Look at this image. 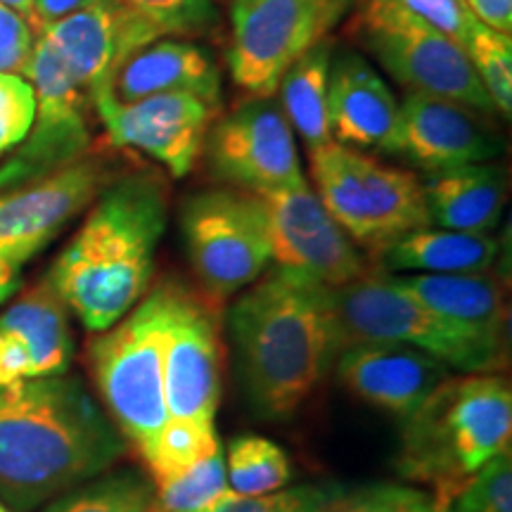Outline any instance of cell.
Returning <instances> with one entry per match:
<instances>
[{
    "mask_svg": "<svg viewBox=\"0 0 512 512\" xmlns=\"http://www.w3.org/2000/svg\"><path fill=\"white\" fill-rule=\"evenodd\" d=\"M3 5H8L10 10L19 12L22 17H31V10H34V0H0Z\"/></svg>",
    "mask_w": 512,
    "mask_h": 512,
    "instance_id": "obj_42",
    "label": "cell"
},
{
    "mask_svg": "<svg viewBox=\"0 0 512 512\" xmlns=\"http://www.w3.org/2000/svg\"><path fill=\"white\" fill-rule=\"evenodd\" d=\"M387 278L425 309L503 337V294L486 273H387Z\"/></svg>",
    "mask_w": 512,
    "mask_h": 512,
    "instance_id": "obj_24",
    "label": "cell"
},
{
    "mask_svg": "<svg viewBox=\"0 0 512 512\" xmlns=\"http://www.w3.org/2000/svg\"><path fill=\"white\" fill-rule=\"evenodd\" d=\"M36 36L48 43L88 98L110 86L126 57L162 38L121 0H91L72 15L38 27Z\"/></svg>",
    "mask_w": 512,
    "mask_h": 512,
    "instance_id": "obj_17",
    "label": "cell"
},
{
    "mask_svg": "<svg viewBox=\"0 0 512 512\" xmlns=\"http://www.w3.org/2000/svg\"><path fill=\"white\" fill-rule=\"evenodd\" d=\"M465 53L479 83L494 102L496 112L510 117L512 110V38L484 24H472Z\"/></svg>",
    "mask_w": 512,
    "mask_h": 512,
    "instance_id": "obj_32",
    "label": "cell"
},
{
    "mask_svg": "<svg viewBox=\"0 0 512 512\" xmlns=\"http://www.w3.org/2000/svg\"><path fill=\"white\" fill-rule=\"evenodd\" d=\"M36 93V119L27 140L0 164V190L17 188L86 157L91 131L86 121L88 93L43 38L36 36L24 74Z\"/></svg>",
    "mask_w": 512,
    "mask_h": 512,
    "instance_id": "obj_11",
    "label": "cell"
},
{
    "mask_svg": "<svg viewBox=\"0 0 512 512\" xmlns=\"http://www.w3.org/2000/svg\"><path fill=\"white\" fill-rule=\"evenodd\" d=\"M332 43L323 41L311 48L302 60L287 69L278 83L280 110L285 112L292 131L306 143V150L320 147L332 140L328 81H330Z\"/></svg>",
    "mask_w": 512,
    "mask_h": 512,
    "instance_id": "obj_26",
    "label": "cell"
},
{
    "mask_svg": "<svg viewBox=\"0 0 512 512\" xmlns=\"http://www.w3.org/2000/svg\"><path fill=\"white\" fill-rule=\"evenodd\" d=\"M394 5H399L411 15L425 19L427 24H432L434 29H439L441 34L451 36L453 41H458L465 48L467 34H470L472 24L477 22L465 8L463 0H392Z\"/></svg>",
    "mask_w": 512,
    "mask_h": 512,
    "instance_id": "obj_36",
    "label": "cell"
},
{
    "mask_svg": "<svg viewBox=\"0 0 512 512\" xmlns=\"http://www.w3.org/2000/svg\"><path fill=\"white\" fill-rule=\"evenodd\" d=\"M185 256L211 299L233 297L271 264L266 214L247 190H207L183 204Z\"/></svg>",
    "mask_w": 512,
    "mask_h": 512,
    "instance_id": "obj_10",
    "label": "cell"
},
{
    "mask_svg": "<svg viewBox=\"0 0 512 512\" xmlns=\"http://www.w3.org/2000/svg\"><path fill=\"white\" fill-rule=\"evenodd\" d=\"M155 489L136 470L102 472L46 503L43 512H150Z\"/></svg>",
    "mask_w": 512,
    "mask_h": 512,
    "instance_id": "obj_27",
    "label": "cell"
},
{
    "mask_svg": "<svg viewBox=\"0 0 512 512\" xmlns=\"http://www.w3.org/2000/svg\"><path fill=\"white\" fill-rule=\"evenodd\" d=\"M174 280L159 283L110 330L88 347V363L102 403L121 437L138 448L169 420L164 399V347L178 292Z\"/></svg>",
    "mask_w": 512,
    "mask_h": 512,
    "instance_id": "obj_5",
    "label": "cell"
},
{
    "mask_svg": "<svg viewBox=\"0 0 512 512\" xmlns=\"http://www.w3.org/2000/svg\"><path fill=\"white\" fill-rule=\"evenodd\" d=\"M311 512H434V508L422 491L370 482L316 486Z\"/></svg>",
    "mask_w": 512,
    "mask_h": 512,
    "instance_id": "obj_30",
    "label": "cell"
},
{
    "mask_svg": "<svg viewBox=\"0 0 512 512\" xmlns=\"http://www.w3.org/2000/svg\"><path fill=\"white\" fill-rule=\"evenodd\" d=\"M228 330L247 399L266 420L297 413L344 349L335 287L278 266L242 290Z\"/></svg>",
    "mask_w": 512,
    "mask_h": 512,
    "instance_id": "obj_1",
    "label": "cell"
},
{
    "mask_svg": "<svg viewBox=\"0 0 512 512\" xmlns=\"http://www.w3.org/2000/svg\"><path fill=\"white\" fill-rule=\"evenodd\" d=\"M313 494H316V486L280 489L266 496H238L228 491L207 512H311Z\"/></svg>",
    "mask_w": 512,
    "mask_h": 512,
    "instance_id": "obj_38",
    "label": "cell"
},
{
    "mask_svg": "<svg viewBox=\"0 0 512 512\" xmlns=\"http://www.w3.org/2000/svg\"><path fill=\"white\" fill-rule=\"evenodd\" d=\"M228 489L238 496H266L285 489L292 479L287 453L273 441L242 434L226 453Z\"/></svg>",
    "mask_w": 512,
    "mask_h": 512,
    "instance_id": "obj_28",
    "label": "cell"
},
{
    "mask_svg": "<svg viewBox=\"0 0 512 512\" xmlns=\"http://www.w3.org/2000/svg\"><path fill=\"white\" fill-rule=\"evenodd\" d=\"M0 512H12L10 508H8V505H5L3 501H0Z\"/></svg>",
    "mask_w": 512,
    "mask_h": 512,
    "instance_id": "obj_44",
    "label": "cell"
},
{
    "mask_svg": "<svg viewBox=\"0 0 512 512\" xmlns=\"http://www.w3.org/2000/svg\"><path fill=\"white\" fill-rule=\"evenodd\" d=\"M228 491L226 453L219 446L190 470L157 482L155 503L166 512H207Z\"/></svg>",
    "mask_w": 512,
    "mask_h": 512,
    "instance_id": "obj_31",
    "label": "cell"
},
{
    "mask_svg": "<svg viewBox=\"0 0 512 512\" xmlns=\"http://www.w3.org/2000/svg\"><path fill=\"white\" fill-rule=\"evenodd\" d=\"M183 93L209 105H221V72L207 50L190 41L159 38L126 57L114 72L110 86L91 100L112 98L133 102L150 95Z\"/></svg>",
    "mask_w": 512,
    "mask_h": 512,
    "instance_id": "obj_21",
    "label": "cell"
},
{
    "mask_svg": "<svg viewBox=\"0 0 512 512\" xmlns=\"http://www.w3.org/2000/svg\"><path fill=\"white\" fill-rule=\"evenodd\" d=\"M91 0H34V10H31L29 24L34 31L43 24L57 22V19L72 15V12L81 10L83 5H88Z\"/></svg>",
    "mask_w": 512,
    "mask_h": 512,
    "instance_id": "obj_40",
    "label": "cell"
},
{
    "mask_svg": "<svg viewBox=\"0 0 512 512\" xmlns=\"http://www.w3.org/2000/svg\"><path fill=\"white\" fill-rule=\"evenodd\" d=\"M164 399L169 418L214 425L221 401L219 332L211 311L178 285L164 347Z\"/></svg>",
    "mask_w": 512,
    "mask_h": 512,
    "instance_id": "obj_18",
    "label": "cell"
},
{
    "mask_svg": "<svg viewBox=\"0 0 512 512\" xmlns=\"http://www.w3.org/2000/svg\"><path fill=\"white\" fill-rule=\"evenodd\" d=\"M356 0H230L226 64L254 98H271L294 62L328 41Z\"/></svg>",
    "mask_w": 512,
    "mask_h": 512,
    "instance_id": "obj_9",
    "label": "cell"
},
{
    "mask_svg": "<svg viewBox=\"0 0 512 512\" xmlns=\"http://www.w3.org/2000/svg\"><path fill=\"white\" fill-rule=\"evenodd\" d=\"M266 214L271 261L328 287H344L368 273L356 242L332 219L309 185L254 192Z\"/></svg>",
    "mask_w": 512,
    "mask_h": 512,
    "instance_id": "obj_13",
    "label": "cell"
},
{
    "mask_svg": "<svg viewBox=\"0 0 512 512\" xmlns=\"http://www.w3.org/2000/svg\"><path fill=\"white\" fill-rule=\"evenodd\" d=\"M22 285V266L0 261V304H5Z\"/></svg>",
    "mask_w": 512,
    "mask_h": 512,
    "instance_id": "obj_41",
    "label": "cell"
},
{
    "mask_svg": "<svg viewBox=\"0 0 512 512\" xmlns=\"http://www.w3.org/2000/svg\"><path fill=\"white\" fill-rule=\"evenodd\" d=\"M498 254L489 233L420 228L382 247L377 256L387 273H486Z\"/></svg>",
    "mask_w": 512,
    "mask_h": 512,
    "instance_id": "obj_25",
    "label": "cell"
},
{
    "mask_svg": "<svg viewBox=\"0 0 512 512\" xmlns=\"http://www.w3.org/2000/svg\"><path fill=\"white\" fill-rule=\"evenodd\" d=\"M126 441L79 377L0 387V501L31 512L124 456Z\"/></svg>",
    "mask_w": 512,
    "mask_h": 512,
    "instance_id": "obj_2",
    "label": "cell"
},
{
    "mask_svg": "<svg viewBox=\"0 0 512 512\" xmlns=\"http://www.w3.org/2000/svg\"><path fill=\"white\" fill-rule=\"evenodd\" d=\"M166 188L155 174L107 183L50 268L48 283L88 332H105L145 297L166 230Z\"/></svg>",
    "mask_w": 512,
    "mask_h": 512,
    "instance_id": "obj_3",
    "label": "cell"
},
{
    "mask_svg": "<svg viewBox=\"0 0 512 512\" xmlns=\"http://www.w3.org/2000/svg\"><path fill=\"white\" fill-rule=\"evenodd\" d=\"M403 422L401 477L430 484V501L439 505L489 460L510 451V384L489 373L451 377Z\"/></svg>",
    "mask_w": 512,
    "mask_h": 512,
    "instance_id": "obj_4",
    "label": "cell"
},
{
    "mask_svg": "<svg viewBox=\"0 0 512 512\" xmlns=\"http://www.w3.org/2000/svg\"><path fill=\"white\" fill-rule=\"evenodd\" d=\"M150 512H166L164 508H159V505L157 503H152V510Z\"/></svg>",
    "mask_w": 512,
    "mask_h": 512,
    "instance_id": "obj_43",
    "label": "cell"
},
{
    "mask_svg": "<svg viewBox=\"0 0 512 512\" xmlns=\"http://www.w3.org/2000/svg\"><path fill=\"white\" fill-rule=\"evenodd\" d=\"M309 164L318 200L361 247L380 252L401 235L432 226L413 171L394 169L337 140L309 150Z\"/></svg>",
    "mask_w": 512,
    "mask_h": 512,
    "instance_id": "obj_7",
    "label": "cell"
},
{
    "mask_svg": "<svg viewBox=\"0 0 512 512\" xmlns=\"http://www.w3.org/2000/svg\"><path fill=\"white\" fill-rule=\"evenodd\" d=\"M107 183V166L83 157L31 183L0 190V261L27 264L91 207Z\"/></svg>",
    "mask_w": 512,
    "mask_h": 512,
    "instance_id": "obj_14",
    "label": "cell"
},
{
    "mask_svg": "<svg viewBox=\"0 0 512 512\" xmlns=\"http://www.w3.org/2000/svg\"><path fill=\"white\" fill-rule=\"evenodd\" d=\"M221 446L219 434L209 422L169 418L152 439L138 448L150 467L155 484L190 470Z\"/></svg>",
    "mask_w": 512,
    "mask_h": 512,
    "instance_id": "obj_29",
    "label": "cell"
},
{
    "mask_svg": "<svg viewBox=\"0 0 512 512\" xmlns=\"http://www.w3.org/2000/svg\"><path fill=\"white\" fill-rule=\"evenodd\" d=\"M36 43V31L27 17L0 3V72L24 74Z\"/></svg>",
    "mask_w": 512,
    "mask_h": 512,
    "instance_id": "obj_37",
    "label": "cell"
},
{
    "mask_svg": "<svg viewBox=\"0 0 512 512\" xmlns=\"http://www.w3.org/2000/svg\"><path fill=\"white\" fill-rule=\"evenodd\" d=\"M384 155L408 159L422 171L491 162L503 152L501 138L484 124L482 112L434 95L408 93L380 145Z\"/></svg>",
    "mask_w": 512,
    "mask_h": 512,
    "instance_id": "obj_16",
    "label": "cell"
},
{
    "mask_svg": "<svg viewBox=\"0 0 512 512\" xmlns=\"http://www.w3.org/2000/svg\"><path fill=\"white\" fill-rule=\"evenodd\" d=\"M328 107L332 140L363 150L384 143L396 121L399 100L366 57L342 50L330 62Z\"/></svg>",
    "mask_w": 512,
    "mask_h": 512,
    "instance_id": "obj_22",
    "label": "cell"
},
{
    "mask_svg": "<svg viewBox=\"0 0 512 512\" xmlns=\"http://www.w3.org/2000/svg\"><path fill=\"white\" fill-rule=\"evenodd\" d=\"M114 145L133 147L174 178H185L200 157L219 107L183 93L150 95L133 102L93 100Z\"/></svg>",
    "mask_w": 512,
    "mask_h": 512,
    "instance_id": "obj_15",
    "label": "cell"
},
{
    "mask_svg": "<svg viewBox=\"0 0 512 512\" xmlns=\"http://www.w3.org/2000/svg\"><path fill=\"white\" fill-rule=\"evenodd\" d=\"M422 195L437 228L460 233H491L505 207V176L489 162L427 171Z\"/></svg>",
    "mask_w": 512,
    "mask_h": 512,
    "instance_id": "obj_23",
    "label": "cell"
},
{
    "mask_svg": "<svg viewBox=\"0 0 512 512\" xmlns=\"http://www.w3.org/2000/svg\"><path fill=\"white\" fill-rule=\"evenodd\" d=\"M36 119L34 86L22 74L0 72V157L12 155Z\"/></svg>",
    "mask_w": 512,
    "mask_h": 512,
    "instance_id": "obj_35",
    "label": "cell"
},
{
    "mask_svg": "<svg viewBox=\"0 0 512 512\" xmlns=\"http://www.w3.org/2000/svg\"><path fill=\"white\" fill-rule=\"evenodd\" d=\"M344 387L370 406L408 420L451 380V370L425 351L394 342H358L337 356Z\"/></svg>",
    "mask_w": 512,
    "mask_h": 512,
    "instance_id": "obj_19",
    "label": "cell"
},
{
    "mask_svg": "<svg viewBox=\"0 0 512 512\" xmlns=\"http://www.w3.org/2000/svg\"><path fill=\"white\" fill-rule=\"evenodd\" d=\"M467 12L484 27L503 31H512V0H463Z\"/></svg>",
    "mask_w": 512,
    "mask_h": 512,
    "instance_id": "obj_39",
    "label": "cell"
},
{
    "mask_svg": "<svg viewBox=\"0 0 512 512\" xmlns=\"http://www.w3.org/2000/svg\"><path fill=\"white\" fill-rule=\"evenodd\" d=\"M72 356L69 309L48 280L0 313V387L67 373Z\"/></svg>",
    "mask_w": 512,
    "mask_h": 512,
    "instance_id": "obj_20",
    "label": "cell"
},
{
    "mask_svg": "<svg viewBox=\"0 0 512 512\" xmlns=\"http://www.w3.org/2000/svg\"><path fill=\"white\" fill-rule=\"evenodd\" d=\"M344 349L358 342H394L420 349L448 370L477 375L501 366L503 337L439 316L401 292L387 275H370L335 290Z\"/></svg>",
    "mask_w": 512,
    "mask_h": 512,
    "instance_id": "obj_6",
    "label": "cell"
},
{
    "mask_svg": "<svg viewBox=\"0 0 512 512\" xmlns=\"http://www.w3.org/2000/svg\"><path fill=\"white\" fill-rule=\"evenodd\" d=\"M211 174L247 192L309 185L294 131L271 98H254L214 124L204 138Z\"/></svg>",
    "mask_w": 512,
    "mask_h": 512,
    "instance_id": "obj_12",
    "label": "cell"
},
{
    "mask_svg": "<svg viewBox=\"0 0 512 512\" xmlns=\"http://www.w3.org/2000/svg\"><path fill=\"white\" fill-rule=\"evenodd\" d=\"M434 512H512V458L510 451L489 460L482 470L432 505Z\"/></svg>",
    "mask_w": 512,
    "mask_h": 512,
    "instance_id": "obj_33",
    "label": "cell"
},
{
    "mask_svg": "<svg viewBox=\"0 0 512 512\" xmlns=\"http://www.w3.org/2000/svg\"><path fill=\"white\" fill-rule=\"evenodd\" d=\"M351 34L377 64L411 93L460 102L482 114L496 112L465 48L392 0H356Z\"/></svg>",
    "mask_w": 512,
    "mask_h": 512,
    "instance_id": "obj_8",
    "label": "cell"
},
{
    "mask_svg": "<svg viewBox=\"0 0 512 512\" xmlns=\"http://www.w3.org/2000/svg\"><path fill=\"white\" fill-rule=\"evenodd\" d=\"M159 36H202L219 22L214 0H121Z\"/></svg>",
    "mask_w": 512,
    "mask_h": 512,
    "instance_id": "obj_34",
    "label": "cell"
}]
</instances>
